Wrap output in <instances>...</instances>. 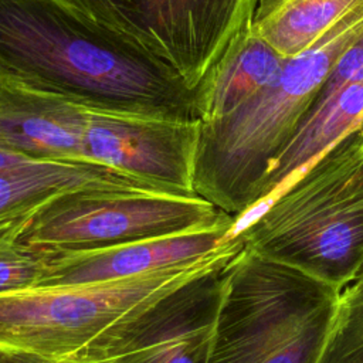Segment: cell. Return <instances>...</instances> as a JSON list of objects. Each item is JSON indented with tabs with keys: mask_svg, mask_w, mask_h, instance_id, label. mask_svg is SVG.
Wrapping results in <instances>:
<instances>
[{
	"mask_svg": "<svg viewBox=\"0 0 363 363\" xmlns=\"http://www.w3.org/2000/svg\"><path fill=\"white\" fill-rule=\"evenodd\" d=\"M362 126L363 75L350 82L336 96L313 104L309 108L288 143L274 160L257 206L272 199L311 163Z\"/></svg>",
	"mask_w": 363,
	"mask_h": 363,
	"instance_id": "cell-12",
	"label": "cell"
},
{
	"mask_svg": "<svg viewBox=\"0 0 363 363\" xmlns=\"http://www.w3.org/2000/svg\"><path fill=\"white\" fill-rule=\"evenodd\" d=\"M85 186L152 190L95 163L26 160L0 172V221L33 213L60 193Z\"/></svg>",
	"mask_w": 363,
	"mask_h": 363,
	"instance_id": "cell-14",
	"label": "cell"
},
{
	"mask_svg": "<svg viewBox=\"0 0 363 363\" xmlns=\"http://www.w3.org/2000/svg\"><path fill=\"white\" fill-rule=\"evenodd\" d=\"M221 225L235 227V217L200 196L85 186L40 206L20 241L45 251H88Z\"/></svg>",
	"mask_w": 363,
	"mask_h": 363,
	"instance_id": "cell-5",
	"label": "cell"
},
{
	"mask_svg": "<svg viewBox=\"0 0 363 363\" xmlns=\"http://www.w3.org/2000/svg\"><path fill=\"white\" fill-rule=\"evenodd\" d=\"M242 247L241 235L235 234L223 252L191 267L96 285L31 288L0 295V347L68 359L116 320L197 272L234 257Z\"/></svg>",
	"mask_w": 363,
	"mask_h": 363,
	"instance_id": "cell-6",
	"label": "cell"
},
{
	"mask_svg": "<svg viewBox=\"0 0 363 363\" xmlns=\"http://www.w3.org/2000/svg\"><path fill=\"white\" fill-rule=\"evenodd\" d=\"M88 108L0 78V146L35 162H84Z\"/></svg>",
	"mask_w": 363,
	"mask_h": 363,
	"instance_id": "cell-11",
	"label": "cell"
},
{
	"mask_svg": "<svg viewBox=\"0 0 363 363\" xmlns=\"http://www.w3.org/2000/svg\"><path fill=\"white\" fill-rule=\"evenodd\" d=\"M360 133H362V139H363V126H362V129H360Z\"/></svg>",
	"mask_w": 363,
	"mask_h": 363,
	"instance_id": "cell-20",
	"label": "cell"
},
{
	"mask_svg": "<svg viewBox=\"0 0 363 363\" xmlns=\"http://www.w3.org/2000/svg\"><path fill=\"white\" fill-rule=\"evenodd\" d=\"M0 78L104 112L201 118L203 84L64 0H0Z\"/></svg>",
	"mask_w": 363,
	"mask_h": 363,
	"instance_id": "cell-1",
	"label": "cell"
},
{
	"mask_svg": "<svg viewBox=\"0 0 363 363\" xmlns=\"http://www.w3.org/2000/svg\"><path fill=\"white\" fill-rule=\"evenodd\" d=\"M363 35V9L313 47L285 60L272 84L233 112L199 121L193 186L197 196L237 218L252 210L265 177L340 54Z\"/></svg>",
	"mask_w": 363,
	"mask_h": 363,
	"instance_id": "cell-2",
	"label": "cell"
},
{
	"mask_svg": "<svg viewBox=\"0 0 363 363\" xmlns=\"http://www.w3.org/2000/svg\"><path fill=\"white\" fill-rule=\"evenodd\" d=\"M363 9V0H277L255 16L251 30L284 58L322 40L333 27Z\"/></svg>",
	"mask_w": 363,
	"mask_h": 363,
	"instance_id": "cell-15",
	"label": "cell"
},
{
	"mask_svg": "<svg viewBox=\"0 0 363 363\" xmlns=\"http://www.w3.org/2000/svg\"><path fill=\"white\" fill-rule=\"evenodd\" d=\"M340 291L244 245L224 269L208 363H319Z\"/></svg>",
	"mask_w": 363,
	"mask_h": 363,
	"instance_id": "cell-4",
	"label": "cell"
},
{
	"mask_svg": "<svg viewBox=\"0 0 363 363\" xmlns=\"http://www.w3.org/2000/svg\"><path fill=\"white\" fill-rule=\"evenodd\" d=\"M251 17L203 82L200 121L218 119L261 91L278 77L286 58L251 30Z\"/></svg>",
	"mask_w": 363,
	"mask_h": 363,
	"instance_id": "cell-13",
	"label": "cell"
},
{
	"mask_svg": "<svg viewBox=\"0 0 363 363\" xmlns=\"http://www.w3.org/2000/svg\"><path fill=\"white\" fill-rule=\"evenodd\" d=\"M26 160H30V159L23 157V156L0 146V172L7 170V169H10V167H13V166H16L21 162H26Z\"/></svg>",
	"mask_w": 363,
	"mask_h": 363,
	"instance_id": "cell-19",
	"label": "cell"
},
{
	"mask_svg": "<svg viewBox=\"0 0 363 363\" xmlns=\"http://www.w3.org/2000/svg\"><path fill=\"white\" fill-rule=\"evenodd\" d=\"M233 231L234 225H221L99 250H44L47 267L37 288L96 285L191 267L228 248L235 238Z\"/></svg>",
	"mask_w": 363,
	"mask_h": 363,
	"instance_id": "cell-10",
	"label": "cell"
},
{
	"mask_svg": "<svg viewBox=\"0 0 363 363\" xmlns=\"http://www.w3.org/2000/svg\"><path fill=\"white\" fill-rule=\"evenodd\" d=\"M0 363H77L69 359L50 357L33 352L0 347Z\"/></svg>",
	"mask_w": 363,
	"mask_h": 363,
	"instance_id": "cell-18",
	"label": "cell"
},
{
	"mask_svg": "<svg viewBox=\"0 0 363 363\" xmlns=\"http://www.w3.org/2000/svg\"><path fill=\"white\" fill-rule=\"evenodd\" d=\"M199 122H173L88 108L82 160L112 169L173 196H197L193 186Z\"/></svg>",
	"mask_w": 363,
	"mask_h": 363,
	"instance_id": "cell-9",
	"label": "cell"
},
{
	"mask_svg": "<svg viewBox=\"0 0 363 363\" xmlns=\"http://www.w3.org/2000/svg\"><path fill=\"white\" fill-rule=\"evenodd\" d=\"M172 67L199 88L221 60L255 0H64Z\"/></svg>",
	"mask_w": 363,
	"mask_h": 363,
	"instance_id": "cell-7",
	"label": "cell"
},
{
	"mask_svg": "<svg viewBox=\"0 0 363 363\" xmlns=\"http://www.w3.org/2000/svg\"><path fill=\"white\" fill-rule=\"evenodd\" d=\"M245 247L337 288L363 267V139L346 136L235 221Z\"/></svg>",
	"mask_w": 363,
	"mask_h": 363,
	"instance_id": "cell-3",
	"label": "cell"
},
{
	"mask_svg": "<svg viewBox=\"0 0 363 363\" xmlns=\"http://www.w3.org/2000/svg\"><path fill=\"white\" fill-rule=\"evenodd\" d=\"M319 363H363V274L340 291L335 323Z\"/></svg>",
	"mask_w": 363,
	"mask_h": 363,
	"instance_id": "cell-17",
	"label": "cell"
},
{
	"mask_svg": "<svg viewBox=\"0 0 363 363\" xmlns=\"http://www.w3.org/2000/svg\"><path fill=\"white\" fill-rule=\"evenodd\" d=\"M33 213L0 221V295L37 288L45 272V251L20 241Z\"/></svg>",
	"mask_w": 363,
	"mask_h": 363,
	"instance_id": "cell-16",
	"label": "cell"
},
{
	"mask_svg": "<svg viewBox=\"0 0 363 363\" xmlns=\"http://www.w3.org/2000/svg\"><path fill=\"white\" fill-rule=\"evenodd\" d=\"M231 258L155 296L68 359L77 363H208L224 269Z\"/></svg>",
	"mask_w": 363,
	"mask_h": 363,
	"instance_id": "cell-8",
	"label": "cell"
}]
</instances>
